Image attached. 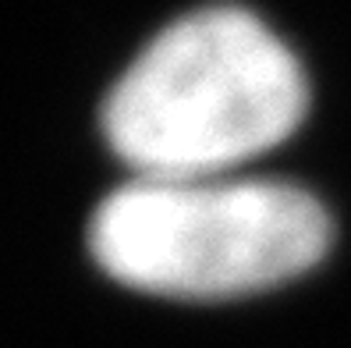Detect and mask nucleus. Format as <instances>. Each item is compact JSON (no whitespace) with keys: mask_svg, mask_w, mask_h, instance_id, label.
<instances>
[{"mask_svg":"<svg viewBox=\"0 0 351 348\" xmlns=\"http://www.w3.org/2000/svg\"><path fill=\"white\" fill-rule=\"evenodd\" d=\"M308 107L298 57L245 8L160 29L103 100V135L135 178H223L291 135Z\"/></svg>","mask_w":351,"mask_h":348,"instance_id":"1","label":"nucleus"},{"mask_svg":"<svg viewBox=\"0 0 351 348\" xmlns=\"http://www.w3.org/2000/svg\"><path fill=\"white\" fill-rule=\"evenodd\" d=\"M334 228L308 196L266 178H132L96 207L103 274L167 299H238L313 270Z\"/></svg>","mask_w":351,"mask_h":348,"instance_id":"2","label":"nucleus"}]
</instances>
